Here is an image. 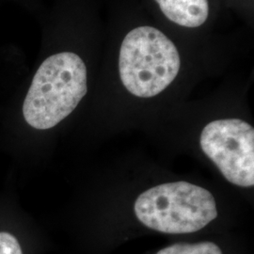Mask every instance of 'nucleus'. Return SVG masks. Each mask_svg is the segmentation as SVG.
<instances>
[{
	"label": "nucleus",
	"instance_id": "nucleus-3",
	"mask_svg": "<svg viewBox=\"0 0 254 254\" xmlns=\"http://www.w3.org/2000/svg\"><path fill=\"white\" fill-rule=\"evenodd\" d=\"M137 219L146 227L168 235L191 234L218 217L216 200L207 190L188 182L159 185L140 194Z\"/></svg>",
	"mask_w": 254,
	"mask_h": 254
},
{
	"label": "nucleus",
	"instance_id": "nucleus-7",
	"mask_svg": "<svg viewBox=\"0 0 254 254\" xmlns=\"http://www.w3.org/2000/svg\"><path fill=\"white\" fill-rule=\"evenodd\" d=\"M0 254H23L15 236L6 232L0 233Z\"/></svg>",
	"mask_w": 254,
	"mask_h": 254
},
{
	"label": "nucleus",
	"instance_id": "nucleus-6",
	"mask_svg": "<svg viewBox=\"0 0 254 254\" xmlns=\"http://www.w3.org/2000/svg\"><path fill=\"white\" fill-rule=\"evenodd\" d=\"M156 254H222L217 244L209 241L199 243H176L160 250Z\"/></svg>",
	"mask_w": 254,
	"mask_h": 254
},
{
	"label": "nucleus",
	"instance_id": "nucleus-5",
	"mask_svg": "<svg viewBox=\"0 0 254 254\" xmlns=\"http://www.w3.org/2000/svg\"><path fill=\"white\" fill-rule=\"evenodd\" d=\"M165 16L185 27H198L208 18V0H155Z\"/></svg>",
	"mask_w": 254,
	"mask_h": 254
},
{
	"label": "nucleus",
	"instance_id": "nucleus-1",
	"mask_svg": "<svg viewBox=\"0 0 254 254\" xmlns=\"http://www.w3.org/2000/svg\"><path fill=\"white\" fill-rule=\"evenodd\" d=\"M88 91L87 68L73 52L48 57L38 68L23 104V115L35 129L46 130L67 118Z\"/></svg>",
	"mask_w": 254,
	"mask_h": 254
},
{
	"label": "nucleus",
	"instance_id": "nucleus-4",
	"mask_svg": "<svg viewBox=\"0 0 254 254\" xmlns=\"http://www.w3.org/2000/svg\"><path fill=\"white\" fill-rule=\"evenodd\" d=\"M200 148L228 181L238 187L254 185V129L238 119L218 120L203 128Z\"/></svg>",
	"mask_w": 254,
	"mask_h": 254
},
{
	"label": "nucleus",
	"instance_id": "nucleus-2",
	"mask_svg": "<svg viewBox=\"0 0 254 254\" xmlns=\"http://www.w3.org/2000/svg\"><path fill=\"white\" fill-rule=\"evenodd\" d=\"M181 67L173 42L153 27H139L127 34L120 50L119 71L127 91L150 98L166 90Z\"/></svg>",
	"mask_w": 254,
	"mask_h": 254
}]
</instances>
